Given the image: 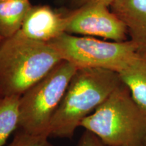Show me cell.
Returning <instances> with one entry per match:
<instances>
[{
	"label": "cell",
	"mask_w": 146,
	"mask_h": 146,
	"mask_svg": "<svg viewBox=\"0 0 146 146\" xmlns=\"http://www.w3.org/2000/svg\"><path fill=\"white\" fill-rule=\"evenodd\" d=\"M64 1L69 11H72L91 3H102L110 7L113 0H64Z\"/></svg>",
	"instance_id": "cell-14"
},
{
	"label": "cell",
	"mask_w": 146,
	"mask_h": 146,
	"mask_svg": "<svg viewBox=\"0 0 146 146\" xmlns=\"http://www.w3.org/2000/svg\"><path fill=\"white\" fill-rule=\"evenodd\" d=\"M10 1V0H0V2H3V1Z\"/></svg>",
	"instance_id": "cell-16"
},
{
	"label": "cell",
	"mask_w": 146,
	"mask_h": 146,
	"mask_svg": "<svg viewBox=\"0 0 146 146\" xmlns=\"http://www.w3.org/2000/svg\"><path fill=\"white\" fill-rule=\"evenodd\" d=\"M118 74L133 100L146 114V54L140 52Z\"/></svg>",
	"instance_id": "cell-9"
},
{
	"label": "cell",
	"mask_w": 146,
	"mask_h": 146,
	"mask_svg": "<svg viewBox=\"0 0 146 146\" xmlns=\"http://www.w3.org/2000/svg\"><path fill=\"white\" fill-rule=\"evenodd\" d=\"M19 96L0 98V146H4L10 135L19 127Z\"/></svg>",
	"instance_id": "cell-11"
},
{
	"label": "cell",
	"mask_w": 146,
	"mask_h": 146,
	"mask_svg": "<svg viewBox=\"0 0 146 146\" xmlns=\"http://www.w3.org/2000/svg\"><path fill=\"white\" fill-rule=\"evenodd\" d=\"M2 40H3V39H2V38L1 37V36H0V43H1V41H2Z\"/></svg>",
	"instance_id": "cell-17"
},
{
	"label": "cell",
	"mask_w": 146,
	"mask_h": 146,
	"mask_svg": "<svg viewBox=\"0 0 146 146\" xmlns=\"http://www.w3.org/2000/svg\"><path fill=\"white\" fill-rule=\"evenodd\" d=\"M49 43L17 33L0 43V96L21 97L62 61Z\"/></svg>",
	"instance_id": "cell-2"
},
{
	"label": "cell",
	"mask_w": 146,
	"mask_h": 146,
	"mask_svg": "<svg viewBox=\"0 0 146 146\" xmlns=\"http://www.w3.org/2000/svg\"><path fill=\"white\" fill-rule=\"evenodd\" d=\"M81 127L108 146H140L146 135V114L122 83Z\"/></svg>",
	"instance_id": "cell-3"
},
{
	"label": "cell",
	"mask_w": 146,
	"mask_h": 146,
	"mask_svg": "<svg viewBox=\"0 0 146 146\" xmlns=\"http://www.w3.org/2000/svg\"><path fill=\"white\" fill-rule=\"evenodd\" d=\"M47 137L30 135L20 131L7 146H54Z\"/></svg>",
	"instance_id": "cell-12"
},
{
	"label": "cell",
	"mask_w": 146,
	"mask_h": 146,
	"mask_svg": "<svg viewBox=\"0 0 146 146\" xmlns=\"http://www.w3.org/2000/svg\"><path fill=\"white\" fill-rule=\"evenodd\" d=\"M140 146H146V135L145 137V138H144L143 141H142V143Z\"/></svg>",
	"instance_id": "cell-15"
},
{
	"label": "cell",
	"mask_w": 146,
	"mask_h": 146,
	"mask_svg": "<svg viewBox=\"0 0 146 146\" xmlns=\"http://www.w3.org/2000/svg\"><path fill=\"white\" fill-rule=\"evenodd\" d=\"M1 96H0V98H1Z\"/></svg>",
	"instance_id": "cell-18"
},
{
	"label": "cell",
	"mask_w": 146,
	"mask_h": 146,
	"mask_svg": "<svg viewBox=\"0 0 146 146\" xmlns=\"http://www.w3.org/2000/svg\"><path fill=\"white\" fill-rule=\"evenodd\" d=\"M77 69L63 60L20 97L21 131L49 137L53 118Z\"/></svg>",
	"instance_id": "cell-4"
},
{
	"label": "cell",
	"mask_w": 146,
	"mask_h": 146,
	"mask_svg": "<svg viewBox=\"0 0 146 146\" xmlns=\"http://www.w3.org/2000/svg\"><path fill=\"white\" fill-rule=\"evenodd\" d=\"M68 12L66 33L98 36L116 42L127 41V27L109 6L91 3Z\"/></svg>",
	"instance_id": "cell-6"
},
{
	"label": "cell",
	"mask_w": 146,
	"mask_h": 146,
	"mask_svg": "<svg viewBox=\"0 0 146 146\" xmlns=\"http://www.w3.org/2000/svg\"><path fill=\"white\" fill-rule=\"evenodd\" d=\"M29 0H10L0 2V36L3 39L14 36L32 7Z\"/></svg>",
	"instance_id": "cell-10"
},
{
	"label": "cell",
	"mask_w": 146,
	"mask_h": 146,
	"mask_svg": "<svg viewBox=\"0 0 146 146\" xmlns=\"http://www.w3.org/2000/svg\"><path fill=\"white\" fill-rule=\"evenodd\" d=\"M110 9L125 23L131 41L146 54V0H113Z\"/></svg>",
	"instance_id": "cell-8"
},
{
	"label": "cell",
	"mask_w": 146,
	"mask_h": 146,
	"mask_svg": "<svg viewBox=\"0 0 146 146\" xmlns=\"http://www.w3.org/2000/svg\"><path fill=\"white\" fill-rule=\"evenodd\" d=\"M76 146H108L96 135L85 130L78 140Z\"/></svg>",
	"instance_id": "cell-13"
},
{
	"label": "cell",
	"mask_w": 146,
	"mask_h": 146,
	"mask_svg": "<svg viewBox=\"0 0 146 146\" xmlns=\"http://www.w3.org/2000/svg\"><path fill=\"white\" fill-rule=\"evenodd\" d=\"M69 20L68 10L62 12L47 5H32L18 33L34 41L50 43L66 33Z\"/></svg>",
	"instance_id": "cell-7"
},
{
	"label": "cell",
	"mask_w": 146,
	"mask_h": 146,
	"mask_svg": "<svg viewBox=\"0 0 146 146\" xmlns=\"http://www.w3.org/2000/svg\"><path fill=\"white\" fill-rule=\"evenodd\" d=\"M123 83L118 72L78 68L51 123L49 137L71 139L82 121Z\"/></svg>",
	"instance_id": "cell-1"
},
{
	"label": "cell",
	"mask_w": 146,
	"mask_h": 146,
	"mask_svg": "<svg viewBox=\"0 0 146 146\" xmlns=\"http://www.w3.org/2000/svg\"><path fill=\"white\" fill-rule=\"evenodd\" d=\"M62 60L77 68H103L119 73L140 54L131 41H103L64 33L50 41Z\"/></svg>",
	"instance_id": "cell-5"
}]
</instances>
